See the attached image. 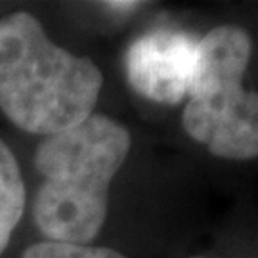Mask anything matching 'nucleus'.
<instances>
[{
	"mask_svg": "<svg viewBox=\"0 0 258 258\" xmlns=\"http://www.w3.org/2000/svg\"><path fill=\"white\" fill-rule=\"evenodd\" d=\"M130 151V134L102 113L46 136L35 153L42 176L33 216L54 243L90 245L107 218L109 185Z\"/></svg>",
	"mask_w": 258,
	"mask_h": 258,
	"instance_id": "1",
	"label": "nucleus"
},
{
	"mask_svg": "<svg viewBox=\"0 0 258 258\" xmlns=\"http://www.w3.org/2000/svg\"><path fill=\"white\" fill-rule=\"evenodd\" d=\"M103 77L90 57L46 37L35 16L0 19V109L31 134L54 136L94 113Z\"/></svg>",
	"mask_w": 258,
	"mask_h": 258,
	"instance_id": "2",
	"label": "nucleus"
},
{
	"mask_svg": "<svg viewBox=\"0 0 258 258\" xmlns=\"http://www.w3.org/2000/svg\"><path fill=\"white\" fill-rule=\"evenodd\" d=\"M252 38L239 25H218L199 40V57L182 115L185 134L214 157H258V94L243 86Z\"/></svg>",
	"mask_w": 258,
	"mask_h": 258,
	"instance_id": "3",
	"label": "nucleus"
},
{
	"mask_svg": "<svg viewBox=\"0 0 258 258\" xmlns=\"http://www.w3.org/2000/svg\"><path fill=\"white\" fill-rule=\"evenodd\" d=\"M199 40L191 33L159 29L138 37L124 54L128 84L151 102L176 105L191 86Z\"/></svg>",
	"mask_w": 258,
	"mask_h": 258,
	"instance_id": "4",
	"label": "nucleus"
},
{
	"mask_svg": "<svg viewBox=\"0 0 258 258\" xmlns=\"http://www.w3.org/2000/svg\"><path fill=\"white\" fill-rule=\"evenodd\" d=\"M25 199L27 194L18 159L0 140V254L6 250L12 233L23 216Z\"/></svg>",
	"mask_w": 258,
	"mask_h": 258,
	"instance_id": "5",
	"label": "nucleus"
},
{
	"mask_svg": "<svg viewBox=\"0 0 258 258\" xmlns=\"http://www.w3.org/2000/svg\"><path fill=\"white\" fill-rule=\"evenodd\" d=\"M21 258H126L122 252L107 247L92 245H71V243H54L42 241L29 247Z\"/></svg>",
	"mask_w": 258,
	"mask_h": 258,
	"instance_id": "6",
	"label": "nucleus"
},
{
	"mask_svg": "<svg viewBox=\"0 0 258 258\" xmlns=\"http://www.w3.org/2000/svg\"><path fill=\"white\" fill-rule=\"evenodd\" d=\"M105 6L111 12H120V14H126V12H134L142 6V2H105Z\"/></svg>",
	"mask_w": 258,
	"mask_h": 258,
	"instance_id": "7",
	"label": "nucleus"
},
{
	"mask_svg": "<svg viewBox=\"0 0 258 258\" xmlns=\"http://www.w3.org/2000/svg\"><path fill=\"white\" fill-rule=\"evenodd\" d=\"M194 258H203V256H194Z\"/></svg>",
	"mask_w": 258,
	"mask_h": 258,
	"instance_id": "8",
	"label": "nucleus"
}]
</instances>
